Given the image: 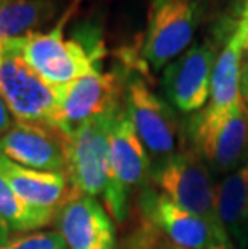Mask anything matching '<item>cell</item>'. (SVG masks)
<instances>
[{"label":"cell","mask_w":248,"mask_h":249,"mask_svg":"<svg viewBox=\"0 0 248 249\" xmlns=\"http://www.w3.org/2000/svg\"><path fill=\"white\" fill-rule=\"evenodd\" d=\"M58 89V127L66 135L87 121L123 109V89L114 72L95 70Z\"/></svg>","instance_id":"cell-8"},{"label":"cell","mask_w":248,"mask_h":249,"mask_svg":"<svg viewBox=\"0 0 248 249\" xmlns=\"http://www.w3.org/2000/svg\"><path fill=\"white\" fill-rule=\"evenodd\" d=\"M55 225L68 249H114L112 215L94 196L73 190L55 215Z\"/></svg>","instance_id":"cell-12"},{"label":"cell","mask_w":248,"mask_h":249,"mask_svg":"<svg viewBox=\"0 0 248 249\" xmlns=\"http://www.w3.org/2000/svg\"><path fill=\"white\" fill-rule=\"evenodd\" d=\"M242 19L240 21H248V0H244L242 3V13H240Z\"/></svg>","instance_id":"cell-25"},{"label":"cell","mask_w":248,"mask_h":249,"mask_svg":"<svg viewBox=\"0 0 248 249\" xmlns=\"http://www.w3.org/2000/svg\"><path fill=\"white\" fill-rule=\"evenodd\" d=\"M218 55L213 42H203L191 47L166 66L163 72V89L179 111L195 113L208 103Z\"/></svg>","instance_id":"cell-9"},{"label":"cell","mask_w":248,"mask_h":249,"mask_svg":"<svg viewBox=\"0 0 248 249\" xmlns=\"http://www.w3.org/2000/svg\"><path fill=\"white\" fill-rule=\"evenodd\" d=\"M0 249H68L65 240L58 231H33L10 238Z\"/></svg>","instance_id":"cell-19"},{"label":"cell","mask_w":248,"mask_h":249,"mask_svg":"<svg viewBox=\"0 0 248 249\" xmlns=\"http://www.w3.org/2000/svg\"><path fill=\"white\" fill-rule=\"evenodd\" d=\"M110 166L112 180L103 201L108 214L116 222H123L128 214L131 192L145 182L150 171L149 153L126 109L118 113L110 132Z\"/></svg>","instance_id":"cell-6"},{"label":"cell","mask_w":248,"mask_h":249,"mask_svg":"<svg viewBox=\"0 0 248 249\" xmlns=\"http://www.w3.org/2000/svg\"><path fill=\"white\" fill-rule=\"evenodd\" d=\"M210 249H234V248H232L229 238H224V240H219L216 245H213Z\"/></svg>","instance_id":"cell-24"},{"label":"cell","mask_w":248,"mask_h":249,"mask_svg":"<svg viewBox=\"0 0 248 249\" xmlns=\"http://www.w3.org/2000/svg\"><path fill=\"white\" fill-rule=\"evenodd\" d=\"M10 238H12V229H10L7 225V222L0 217V248L7 245L10 241Z\"/></svg>","instance_id":"cell-23"},{"label":"cell","mask_w":248,"mask_h":249,"mask_svg":"<svg viewBox=\"0 0 248 249\" xmlns=\"http://www.w3.org/2000/svg\"><path fill=\"white\" fill-rule=\"evenodd\" d=\"M244 65V47L239 26L232 31L228 44L216 60L213 79H211L210 103L211 109H229L242 100L240 74Z\"/></svg>","instance_id":"cell-15"},{"label":"cell","mask_w":248,"mask_h":249,"mask_svg":"<svg viewBox=\"0 0 248 249\" xmlns=\"http://www.w3.org/2000/svg\"><path fill=\"white\" fill-rule=\"evenodd\" d=\"M193 0H150L142 56L160 71L187 50L195 34Z\"/></svg>","instance_id":"cell-7"},{"label":"cell","mask_w":248,"mask_h":249,"mask_svg":"<svg viewBox=\"0 0 248 249\" xmlns=\"http://www.w3.org/2000/svg\"><path fill=\"white\" fill-rule=\"evenodd\" d=\"M118 113L91 119L68 134L66 176L76 193L94 198L107 193L112 180L110 132Z\"/></svg>","instance_id":"cell-5"},{"label":"cell","mask_w":248,"mask_h":249,"mask_svg":"<svg viewBox=\"0 0 248 249\" xmlns=\"http://www.w3.org/2000/svg\"><path fill=\"white\" fill-rule=\"evenodd\" d=\"M193 151L216 172L230 174L248 156V108L244 100L229 109L205 107L191 119Z\"/></svg>","instance_id":"cell-1"},{"label":"cell","mask_w":248,"mask_h":249,"mask_svg":"<svg viewBox=\"0 0 248 249\" xmlns=\"http://www.w3.org/2000/svg\"><path fill=\"white\" fill-rule=\"evenodd\" d=\"M152 224L176 249H210L228 233L216 230L202 217L179 208L165 195H152L149 203Z\"/></svg>","instance_id":"cell-14"},{"label":"cell","mask_w":248,"mask_h":249,"mask_svg":"<svg viewBox=\"0 0 248 249\" xmlns=\"http://www.w3.org/2000/svg\"><path fill=\"white\" fill-rule=\"evenodd\" d=\"M240 95L244 100L245 107L248 108V63L242 65V74H240Z\"/></svg>","instance_id":"cell-21"},{"label":"cell","mask_w":248,"mask_h":249,"mask_svg":"<svg viewBox=\"0 0 248 249\" xmlns=\"http://www.w3.org/2000/svg\"><path fill=\"white\" fill-rule=\"evenodd\" d=\"M245 229H247V238H248V180H247V225H245Z\"/></svg>","instance_id":"cell-26"},{"label":"cell","mask_w":248,"mask_h":249,"mask_svg":"<svg viewBox=\"0 0 248 249\" xmlns=\"http://www.w3.org/2000/svg\"><path fill=\"white\" fill-rule=\"evenodd\" d=\"M57 0H3L0 3V42L36 33L55 18Z\"/></svg>","instance_id":"cell-17"},{"label":"cell","mask_w":248,"mask_h":249,"mask_svg":"<svg viewBox=\"0 0 248 249\" xmlns=\"http://www.w3.org/2000/svg\"><path fill=\"white\" fill-rule=\"evenodd\" d=\"M5 42L44 81L55 87L66 86L98 70L95 61L100 52L87 49L77 39H66L63 34V23L49 33L36 31Z\"/></svg>","instance_id":"cell-2"},{"label":"cell","mask_w":248,"mask_h":249,"mask_svg":"<svg viewBox=\"0 0 248 249\" xmlns=\"http://www.w3.org/2000/svg\"><path fill=\"white\" fill-rule=\"evenodd\" d=\"M2 2H3V0H0V3H2Z\"/></svg>","instance_id":"cell-27"},{"label":"cell","mask_w":248,"mask_h":249,"mask_svg":"<svg viewBox=\"0 0 248 249\" xmlns=\"http://www.w3.org/2000/svg\"><path fill=\"white\" fill-rule=\"evenodd\" d=\"M0 153L23 167L66 174L68 135L58 127L15 121L0 137Z\"/></svg>","instance_id":"cell-10"},{"label":"cell","mask_w":248,"mask_h":249,"mask_svg":"<svg viewBox=\"0 0 248 249\" xmlns=\"http://www.w3.org/2000/svg\"><path fill=\"white\" fill-rule=\"evenodd\" d=\"M248 161V160H247ZM247 180L248 164L228 174L216 187V213L228 236L235 238L239 245H247Z\"/></svg>","instance_id":"cell-16"},{"label":"cell","mask_w":248,"mask_h":249,"mask_svg":"<svg viewBox=\"0 0 248 249\" xmlns=\"http://www.w3.org/2000/svg\"><path fill=\"white\" fill-rule=\"evenodd\" d=\"M153 177L161 195L187 213L202 217L216 230L224 231L216 213V187L208 166L193 150L184 148L166 158Z\"/></svg>","instance_id":"cell-4"},{"label":"cell","mask_w":248,"mask_h":249,"mask_svg":"<svg viewBox=\"0 0 248 249\" xmlns=\"http://www.w3.org/2000/svg\"><path fill=\"white\" fill-rule=\"evenodd\" d=\"M0 98L15 121L58 127L60 89L44 81L7 42H0Z\"/></svg>","instance_id":"cell-3"},{"label":"cell","mask_w":248,"mask_h":249,"mask_svg":"<svg viewBox=\"0 0 248 249\" xmlns=\"http://www.w3.org/2000/svg\"><path fill=\"white\" fill-rule=\"evenodd\" d=\"M126 113L147 151L165 160L176 153L177 125L171 109L142 79H133L128 84Z\"/></svg>","instance_id":"cell-11"},{"label":"cell","mask_w":248,"mask_h":249,"mask_svg":"<svg viewBox=\"0 0 248 249\" xmlns=\"http://www.w3.org/2000/svg\"><path fill=\"white\" fill-rule=\"evenodd\" d=\"M0 217L7 222L12 231L23 233L39 230L54 220L52 217L36 213L34 209L26 206L2 176H0Z\"/></svg>","instance_id":"cell-18"},{"label":"cell","mask_w":248,"mask_h":249,"mask_svg":"<svg viewBox=\"0 0 248 249\" xmlns=\"http://www.w3.org/2000/svg\"><path fill=\"white\" fill-rule=\"evenodd\" d=\"M242 36V47H244V58H247L248 63V21H239L237 23Z\"/></svg>","instance_id":"cell-22"},{"label":"cell","mask_w":248,"mask_h":249,"mask_svg":"<svg viewBox=\"0 0 248 249\" xmlns=\"http://www.w3.org/2000/svg\"><path fill=\"white\" fill-rule=\"evenodd\" d=\"M0 176L18 198L36 213L55 220V215L73 193L70 178L61 172H42L23 167L0 153Z\"/></svg>","instance_id":"cell-13"},{"label":"cell","mask_w":248,"mask_h":249,"mask_svg":"<svg viewBox=\"0 0 248 249\" xmlns=\"http://www.w3.org/2000/svg\"><path fill=\"white\" fill-rule=\"evenodd\" d=\"M13 124H15V118L7 108V105L3 103V100L0 98V134H5Z\"/></svg>","instance_id":"cell-20"}]
</instances>
